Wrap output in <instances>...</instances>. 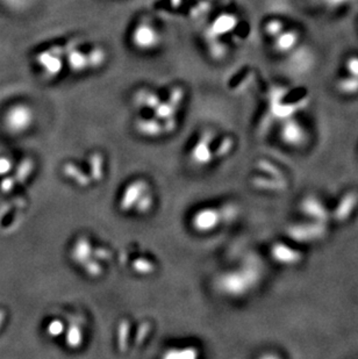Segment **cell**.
Returning a JSON list of instances; mask_svg holds the SVG:
<instances>
[{
    "label": "cell",
    "instance_id": "3",
    "mask_svg": "<svg viewBox=\"0 0 358 359\" xmlns=\"http://www.w3.org/2000/svg\"><path fill=\"white\" fill-rule=\"evenodd\" d=\"M40 66L49 78L59 77L66 68V47H51L40 55Z\"/></svg>",
    "mask_w": 358,
    "mask_h": 359
},
{
    "label": "cell",
    "instance_id": "33",
    "mask_svg": "<svg viewBox=\"0 0 358 359\" xmlns=\"http://www.w3.org/2000/svg\"><path fill=\"white\" fill-rule=\"evenodd\" d=\"M5 320V312L4 311H0V326H3Z\"/></svg>",
    "mask_w": 358,
    "mask_h": 359
},
{
    "label": "cell",
    "instance_id": "21",
    "mask_svg": "<svg viewBox=\"0 0 358 359\" xmlns=\"http://www.w3.org/2000/svg\"><path fill=\"white\" fill-rule=\"evenodd\" d=\"M132 268L136 273H140V275H151L156 270V266L153 264V261L142 257L134 259Z\"/></svg>",
    "mask_w": 358,
    "mask_h": 359
},
{
    "label": "cell",
    "instance_id": "24",
    "mask_svg": "<svg viewBox=\"0 0 358 359\" xmlns=\"http://www.w3.org/2000/svg\"><path fill=\"white\" fill-rule=\"evenodd\" d=\"M165 358H196L198 351L194 348L178 349L170 350L164 355Z\"/></svg>",
    "mask_w": 358,
    "mask_h": 359
},
{
    "label": "cell",
    "instance_id": "31",
    "mask_svg": "<svg viewBox=\"0 0 358 359\" xmlns=\"http://www.w3.org/2000/svg\"><path fill=\"white\" fill-rule=\"evenodd\" d=\"M12 162L8 160V157H1L0 158V174H6L11 171Z\"/></svg>",
    "mask_w": 358,
    "mask_h": 359
},
{
    "label": "cell",
    "instance_id": "12",
    "mask_svg": "<svg viewBox=\"0 0 358 359\" xmlns=\"http://www.w3.org/2000/svg\"><path fill=\"white\" fill-rule=\"evenodd\" d=\"M135 127L140 134L149 138H158V135L164 134L163 133V125L161 120L156 118H150V119L136 120Z\"/></svg>",
    "mask_w": 358,
    "mask_h": 359
},
{
    "label": "cell",
    "instance_id": "1",
    "mask_svg": "<svg viewBox=\"0 0 358 359\" xmlns=\"http://www.w3.org/2000/svg\"><path fill=\"white\" fill-rule=\"evenodd\" d=\"M107 61V53L99 46L82 49L77 44L66 46V68L73 73L100 69Z\"/></svg>",
    "mask_w": 358,
    "mask_h": 359
},
{
    "label": "cell",
    "instance_id": "23",
    "mask_svg": "<svg viewBox=\"0 0 358 359\" xmlns=\"http://www.w3.org/2000/svg\"><path fill=\"white\" fill-rule=\"evenodd\" d=\"M81 266L84 268L85 273L90 277L102 276L104 273V268H102L100 261L93 257L88 258V261H85Z\"/></svg>",
    "mask_w": 358,
    "mask_h": 359
},
{
    "label": "cell",
    "instance_id": "7",
    "mask_svg": "<svg viewBox=\"0 0 358 359\" xmlns=\"http://www.w3.org/2000/svg\"><path fill=\"white\" fill-rule=\"evenodd\" d=\"M272 40H274L272 47L278 54H290L299 44L300 33L296 29H284Z\"/></svg>",
    "mask_w": 358,
    "mask_h": 359
},
{
    "label": "cell",
    "instance_id": "22",
    "mask_svg": "<svg viewBox=\"0 0 358 359\" xmlns=\"http://www.w3.org/2000/svg\"><path fill=\"white\" fill-rule=\"evenodd\" d=\"M66 328V323L63 322L62 320L53 319L48 322L46 331H47V334L49 335L50 338H59V336H62V335L64 334Z\"/></svg>",
    "mask_w": 358,
    "mask_h": 359
},
{
    "label": "cell",
    "instance_id": "15",
    "mask_svg": "<svg viewBox=\"0 0 358 359\" xmlns=\"http://www.w3.org/2000/svg\"><path fill=\"white\" fill-rule=\"evenodd\" d=\"M134 102L141 107H150L153 109L161 102V98L155 92L142 89L136 92Z\"/></svg>",
    "mask_w": 358,
    "mask_h": 359
},
{
    "label": "cell",
    "instance_id": "25",
    "mask_svg": "<svg viewBox=\"0 0 358 359\" xmlns=\"http://www.w3.org/2000/svg\"><path fill=\"white\" fill-rule=\"evenodd\" d=\"M34 164L33 162L30 160H25L20 164V167H19L18 171H17V181L19 183L23 182L27 179V177L30 176V172L33 170Z\"/></svg>",
    "mask_w": 358,
    "mask_h": 359
},
{
    "label": "cell",
    "instance_id": "29",
    "mask_svg": "<svg viewBox=\"0 0 358 359\" xmlns=\"http://www.w3.org/2000/svg\"><path fill=\"white\" fill-rule=\"evenodd\" d=\"M150 324L149 323H143L142 326H140L139 333L136 335L135 342L136 344L139 345L144 341L147 335L149 334Z\"/></svg>",
    "mask_w": 358,
    "mask_h": 359
},
{
    "label": "cell",
    "instance_id": "19",
    "mask_svg": "<svg viewBox=\"0 0 358 359\" xmlns=\"http://www.w3.org/2000/svg\"><path fill=\"white\" fill-rule=\"evenodd\" d=\"M129 331H131V324L128 322V320H122L117 326V345L120 351H126L128 349V342L131 336Z\"/></svg>",
    "mask_w": 358,
    "mask_h": 359
},
{
    "label": "cell",
    "instance_id": "13",
    "mask_svg": "<svg viewBox=\"0 0 358 359\" xmlns=\"http://www.w3.org/2000/svg\"><path fill=\"white\" fill-rule=\"evenodd\" d=\"M64 333H66V344L68 345V348H81L84 343V333L78 323H70Z\"/></svg>",
    "mask_w": 358,
    "mask_h": 359
},
{
    "label": "cell",
    "instance_id": "18",
    "mask_svg": "<svg viewBox=\"0 0 358 359\" xmlns=\"http://www.w3.org/2000/svg\"><path fill=\"white\" fill-rule=\"evenodd\" d=\"M337 89L344 95H356L358 93L357 77L350 76V75L342 77L337 82Z\"/></svg>",
    "mask_w": 358,
    "mask_h": 359
},
{
    "label": "cell",
    "instance_id": "5",
    "mask_svg": "<svg viewBox=\"0 0 358 359\" xmlns=\"http://www.w3.org/2000/svg\"><path fill=\"white\" fill-rule=\"evenodd\" d=\"M148 190H149V184L143 179H136L134 182L129 183L124 187L120 201H119L121 211L128 212L129 210H132L134 205L138 203V200Z\"/></svg>",
    "mask_w": 358,
    "mask_h": 359
},
{
    "label": "cell",
    "instance_id": "9",
    "mask_svg": "<svg viewBox=\"0 0 358 359\" xmlns=\"http://www.w3.org/2000/svg\"><path fill=\"white\" fill-rule=\"evenodd\" d=\"M92 251H93V246L91 244V241L86 236H82L75 241L70 250V256L75 263L82 265L85 261H88V258L92 257Z\"/></svg>",
    "mask_w": 358,
    "mask_h": 359
},
{
    "label": "cell",
    "instance_id": "26",
    "mask_svg": "<svg viewBox=\"0 0 358 359\" xmlns=\"http://www.w3.org/2000/svg\"><path fill=\"white\" fill-rule=\"evenodd\" d=\"M344 68L348 75L350 76L357 77L358 78V56L357 55H351L346 59L344 62Z\"/></svg>",
    "mask_w": 358,
    "mask_h": 359
},
{
    "label": "cell",
    "instance_id": "17",
    "mask_svg": "<svg viewBox=\"0 0 358 359\" xmlns=\"http://www.w3.org/2000/svg\"><path fill=\"white\" fill-rule=\"evenodd\" d=\"M153 205H155V198H153V193L148 190L147 192L143 193L133 208L135 210L138 214L147 215L153 211Z\"/></svg>",
    "mask_w": 358,
    "mask_h": 359
},
{
    "label": "cell",
    "instance_id": "10",
    "mask_svg": "<svg viewBox=\"0 0 358 359\" xmlns=\"http://www.w3.org/2000/svg\"><path fill=\"white\" fill-rule=\"evenodd\" d=\"M211 142L207 141L204 136H200L197 145L191 150V158L198 165H206L213 160V153L211 150Z\"/></svg>",
    "mask_w": 358,
    "mask_h": 359
},
{
    "label": "cell",
    "instance_id": "32",
    "mask_svg": "<svg viewBox=\"0 0 358 359\" xmlns=\"http://www.w3.org/2000/svg\"><path fill=\"white\" fill-rule=\"evenodd\" d=\"M15 178L13 177H8L5 178L4 181H3V183H1V190L4 191V192H10V191H12L13 190V187H15Z\"/></svg>",
    "mask_w": 358,
    "mask_h": 359
},
{
    "label": "cell",
    "instance_id": "27",
    "mask_svg": "<svg viewBox=\"0 0 358 359\" xmlns=\"http://www.w3.org/2000/svg\"><path fill=\"white\" fill-rule=\"evenodd\" d=\"M92 257L98 259L99 261H110L111 257H112V252H111L110 249H107V248H93V251H92Z\"/></svg>",
    "mask_w": 358,
    "mask_h": 359
},
{
    "label": "cell",
    "instance_id": "20",
    "mask_svg": "<svg viewBox=\"0 0 358 359\" xmlns=\"http://www.w3.org/2000/svg\"><path fill=\"white\" fill-rule=\"evenodd\" d=\"M285 29V24L281 19H270L264 24L263 30L265 35L271 39L278 37Z\"/></svg>",
    "mask_w": 358,
    "mask_h": 359
},
{
    "label": "cell",
    "instance_id": "4",
    "mask_svg": "<svg viewBox=\"0 0 358 359\" xmlns=\"http://www.w3.org/2000/svg\"><path fill=\"white\" fill-rule=\"evenodd\" d=\"M33 119V112L28 106L18 105L8 111L5 122H6L8 131L15 134H19V133H23L30 127Z\"/></svg>",
    "mask_w": 358,
    "mask_h": 359
},
{
    "label": "cell",
    "instance_id": "11",
    "mask_svg": "<svg viewBox=\"0 0 358 359\" xmlns=\"http://www.w3.org/2000/svg\"><path fill=\"white\" fill-rule=\"evenodd\" d=\"M62 172L68 179L73 181L79 187H88L91 184V177L73 162L63 164Z\"/></svg>",
    "mask_w": 358,
    "mask_h": 359
},
{
    "label": "cell",
    "instance_id": "6",
    "mask_svg": "<svg viewBox=\"0 0 358 359\" xmlns=\"http://www.w3.org/2000/svg\"><path fill=\"white\" fill-rule=\"evenodd\" d=\"M220 213L214 208H202L196 212L192 218V227L199 232H209L220 223Z\"/></svg>",
    "mask_w": 358,
    "mask_h": 359
},
{
    "label": "cell",
    "instance_id": "14",
    "mask_svg": "<svg viewBox=\"0 0 358 359\" xmlns=\"http://www.w3.org/2000/svg\"><path fill=\"white\" fill-rule=\"evenodd\" d=\"M90 177L95 182H100L105 176V158L100 153H93L88 157Z\"/></svg>",
    "mask_w": 358,
    "mask_h": 359
},
{
    "label": "cell",
    "instance_id": "2",
    "mask_svg": "<svg viewBox=\"0 0 358 359\" xmlns=\"http://www.w3.org/2000/svg\"><path fill=\"white\" fill-rule=\"evenodd\" d=\"M131 44L141 53H151L161 47L163 37L160 27L149 19H140L131 32Z\"/></svg>",
    "mask_w": 358,
    "mask_h": 359
},
{
    "label": "cell",
    "instance_id": "30",
    "mask_svg": "<svg viewBox=\"0 0 358 359\" xmlns=\"http://www.w3.org/2000/svg\"><path fill=\"white\" fill-rule=\"evenodd\" d=\"M230 145H232V141H230V138H225V140H223V141L220 143L218 149H216V156H225V155H226V154L229 151Z\"/></svg>",
    "mask_w": 358,
    "mask_h": 359
},
{
    "label": "cell",
    "instance_id": "28",
    "mask_svg": "<svg viewBox=\"0 0 358 359\" xmlns=\"http://www.w3.org/2000/svg\"><path fill=\"white\" fill-rule=\"evenodd\" d=\"M352 0H323L326 6L330 10H339L350 4Z\"/></svg>",
    "mask_w": 358,
    "mask_h": 359
},
{
    "label": "cell",
    "instance_id": "8",
    "mask_svg": "<svg viewBox=\"0 0 358 359\" xmlns=\"http://www.w3.org/2000/svg\"><path fill=\"white\" fill-rule=\"evenodd\" d=\"M238 24V17L232 13H225L214 19L212 25L209 27V37L213 39L223 37L226 34L233 32Z\"/></svg>",
    "mask_w": 358,
    "mask_h": 359
},
{
    "label": "cell",
    "instance_id": "16",
    "mask_svg": "<svg viewBox=\"0 0 358 359\" xmlns=\"http://www.w3.org/2000/svg\"><path fill=\"white\" fill-rule=\"evenodd\" d=\"M178 106L173 105L170 100L165 102H160L155 109H153V118L156 119L163 120L175 118L176 113L178 111Z\"/></svg>",
    "mask_w": 358,
    "mask_h": 359
}]
</instances>
